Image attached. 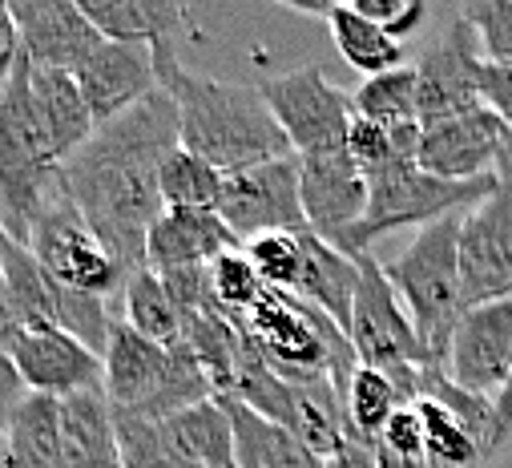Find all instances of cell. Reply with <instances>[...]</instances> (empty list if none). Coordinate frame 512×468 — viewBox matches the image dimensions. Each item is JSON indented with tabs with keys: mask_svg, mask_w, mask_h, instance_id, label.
Returning a JSON list of instances; mask_svg holds the SVG:
<instances>
[{
	"mask_svg": "<svg viewBox=\"0 0 512 468\" xmlns=\"http://www.w3.org/2000/svg\"><path fill=\"white\" fill-rule=\"evenodd\" d=\"M327 29H331V41H335L339 57H343L355 73H363V81L383 77V73H392V69H404V65H408L404 41H396V37L383 33L379 25L363 21L351 5H339V9L331 13Z\"/></svg>",
	"mask_w": 512,
	"mask_h": 468,
	"instance_id": "30",
	"label": "cell"
},
{
	"mask_svg": "<svg viewBox=\"0 0 512 468\" xmlns=\"http://www.w3.org/2000/svg\"><path fill=\"white\" fill-rule=\"evenodd\" d=\"M218 214L242 247L263 239V234H307V214L299 198V158L263 162L226 178Z\"/></svg>",
	"mask_w": 512,
	"mask_h": 468,
	"instance_id": "11",
	"label": "cell"
},
{
	"mask_svg": "<svg viewBox=\"0 0 512 468\" xmlns=\"http://www.w3.org/2000/svg\"><path fill=\"white\" fill-rule=\"evenodd\" d=\"M25 49H21V29L13 21V9L9 0H0V89H5V81L17 73Z\"/></svg>",
	"mask_w": 512,
	"mask_h": 468,
	"instance_id": "43",
	"label": "cell"
},
{
	"mask_svg": "<svg viewBox=\"0 0 512 468\" xmlns=\"http://www.w3.org/2000/svg\"><path fill=\"white\" fill-rule=\"evenodd\" d=\"M158 186H162L166 210H218V198H222L226 178L210 162H202L198 154H190V150L178 146L162 162Z\"/></svg>",
	"mask_w": 512,
	"mask_h": 468,
	"instance_id": "31",
	"label": "cell"
},
{
	"mask_svg": "<svg viewBox=\"0 0 512 468\" xmlns=\"http://www.w3.org/2000/svg\"><path fill=\"white\" fill-rule=\"evenodd\" d=\"M420 400L440 404L456 424H464V428L480 440V448L488 452V460L496 456V452H492V436H496V400L456 388V384L444 376V368H424V372H420Z\"/></svg>",
	"mask_w": 512,
	"mask_h": 468,
	"instance_id": "34",
	"label": "cell"
},
{
	"mask_svg": "<svg viewBox=\"0 0 512 468\" xmlns=\"http://www.w3.org/2000/svg\"><path fill=\"white\" fill-rule=\"evenodd\" d=\"M355 291H359V255H347L307 230L303 234V283H299L295 299L319 307L327 319H335L347 331Z\"/></svg>",
	"mask_w": 512,
	"mask_h": 468,
	"instance_id": "25",
	"label": "cell"
},
{
	"mask_svg": "<svg viewBox=\"0 0 512 468\" xmlns=\"http://www.w3.org/2000/svg\"><path fill=\"white\" fill-rule=\"evenodd\" d=\"M343 154L355 162V166H363V174H375L379 166H388V162H396V150H392V134L383 130V126H375V122H367V117H351V126H347V146H343Z\"/></svg>",
	"mask_w": 512,
	"mask_h": 468,
	"instance_id": "40",
	"label": "cell"
},
{
	"mask_svg": "<svg viewBox=\"0 0 512 468\" xmlns=\"http://www.w3.org/2000/svg\"><path fill=\"white\" fill-rule=\"evenodd\" d=\"M299 198H303L307 230L315 239L343 251L347 234L367 214L371 182H367L363 166H355L347 154L299 158Z\"/></svg>",
	"mask_w": 512,
	"mask_h": 468,
	"instance_id": "15",
	"label": "cell"
},
{
	"mask_svg": "<svg viewBox=\"0 0 512 468\" xmlns=\"http://www.w3.org/2000/svg\"><path fill=\"white\" fill-rule=\"evenodd\" d=\"M480 105L492 109L512 130V65H488L480 69Z\"/></svg>",
	"mask_w": 512,
	"mask_h": 468,
	"instance_id": "42",
	"label": "cell"
},
{
	"mask_svg": "<svg viewBox=\"0 0 512 468\" xmlns=\"http://www.w3.org/2000/svg\"><path fill=\"white\" fill-rule=\"evenodd\" d=\"M77 85L97 117V126L113 122V117L130 113L134 105H142L150 93L162 89V73H158V57L146 45H117L105 41L81 69H77Z\"/></svg>",
	"mask_w": 512,
	"mask_h": 468,
	"instance_id": "18",
	"label": "cell"
},
{
	"mask_svg": "<svg viewBox=\"0 0 512 468\" xmlns=\"http://www.w3.org/2000/svg\"><path fill=\"white\" fill-rule=\"evenodd\" d=\"M9 226H5V214H0V259H5V251H9Z\"/></svg>",
	"mask_w": 512,
	"mask_h": 468,
	"instance_id": "48",
	"label": "cell"
},
{
	"mask_svg": "<svg viewBox=\"0 0 512 468\" xmlns=\"http://www.w3.org/2000/svg\"><path fill=\"white\" fill-rule=\"evenodd\" d=\"M259 93L299 158L343 154L355 105H351V93L335 89L319 65H299V69L263 77Z\"/></svg>",
	"mask_w": 512,
	"mask_h": 468,
	"instance_id": "9",
	"label": "cell"
},
{
	"mask_svg": "<svg viewBox=\"0 0 512 468\" xmlns=\"http://www.w3.org/2000/svg\"><path fill=\"white\" fill-rule=\"evenodd\" d=\"M0 275H5L21 327H57L77 343H85L89 351H97V356H105L109 331H113L109 299L57 283L21 243H9L5 259H0Z\"/></svg>",
	"mask_w": 512,
	"mask_h": 468,
	"instance_id": "8",
	"label": "cell"
},
{
	"mask_svg": "<svg viewBox=\"0 0 512 468\" xmlns=\"http://www.w3.org/2000/svg\"><path fill=\"white\" fill-rule=\"evenodd\" d=\"M21 335V319L13 307V295L5 287V275H0V351H13V339Z\"/></svg>",
	"mask_w": 512,
	"mask_h": 468,
	"instance_id": "44",
	"label": "cell"
},
{
	"mask_svg": "<svg viewBox=\"0 0 512 468\" xmlns=\"http://www.w3.org/2000/svg\"><path fill=\"white\" fill-rule=\"evenodd\" d=\"M460 283L468 307L512 299V158L496 190L460 218Z\"/></svg>",
	"mask_w": 512,
	"mask_h": 468,
	"instance_id": "10",
	"label": "cell"
},
{
	"mask_svg": "<svg viewBox=\"0 0 512 468\" xmlns=\"http://www.w3.org/2000/svg\"><path fill=\"white\" fill-rule=\"evenodd\" d=\"M218 404L230 416L234 428V464L238 468H327L323 456H315L291 428L259 416L234 396H218Z\"/></svg>",
	"mask_w": 512,
	"mask_h": 468,
	"instance_id": "24",
	"label": "cell"
},
{
	"mask_svg": "<svg viewBox=\"0 0 512 468\" xmlns=\"http://www.w3.org/2000/svg\"><path fill=\"white\" fill-rule=\"evenodd\" d=\"M246 259L254 263L259 279L267 283V291H283V295H299L303 283V234H263L242 247Z\"/></svg>",
	"mask_w": 512,
	"mask_h": 468,
	"instance_id": "36",
	"label": "cell"
},
{
	"mask_svg": "<svg viewBox=\"0 0 512 468\" xmlns=\"http://www.w3.org/2000/svg\"><path fill=\"white\" fill-rule=\"evenodd\" d=\"M480 37L476 29L456 13L440 41L428 45L416 61V117L420 126H436L448 117H460L468 109H480Z\"/></svg>",
	"mask_w": 512,
	"mask_h": 468,
	"instance_id": "12",
	"label": "cell"
},
{
	"mask_svg": "<svg viewBox=\"0 0 512 468\" xmlns=\"http://www.w3.org/2000/svg\"><path fill=\"white\" fill-rule=\"evenodd\" d=\"M460 218L464 214L420 226L416 239L392 263H383V275L396 287L400 303L416 323L420 343L428 347L432 368H444L452 331L468 311L460 283Z\"/></svg>",
	"mask_w": 512,
	"mask_h": 468,
	"instance_id": "4",
	"label": "cell"
},
{
	"mask_svg": "<svg viewBox=\"0 0 512 468\" xmlns=\"http://www.w3.org/2000/svg\"><path fill=\"white\" fill-rule=\"evenodd\" d=\"M29 85H33L37 113H41V122L49 130V142H53L61 166H65L97 134V117H93V109H89V101L77 85V73L29 65Z\"/></svg>",
	"mask_w": 512,
	"mask_h": 468,
	"instance_id": "23",
	"label": "cell"
},
{
	"mask_svg": "<svg viewBox=\"0 0 512 468\" xmlns=\"http://www.w3.org/2000/svg\"><path fill=\"white\" fill-rule=\"evenodd\" d=\"M9 9L21 29V49L37 69L77 73L105 45L77 0H9Z\"/></svg>",
	"mask_w": 512,
	"mask_h": 468,
	"instance_id": "17",
	"label": "cell"
},
{
	"mask_svg": "<svg viewBox=\"0 0 512 468\" xmlns=\"http://www.w3.org/2000/svg\"><path fill=\"white\" fill-rule=\"evenodd\" d=\"M295 388V424L291 432L323 460H335L351 444V424H347V404L343 392L335 388L331 376H311L291 384Z\"/></svg>",
	"mask_w": 512,
	"mask_h": 468,
	"instance_id": "26",
	"label": "cell"
},
{
	"mask_svg": "<svg viewBox=\"0 0 512 468\" xmlns=\"http://www.w3.org/2000/svg\"><path fill=\"white\" fill-rule=\"evenodd\" d=\"M508 436H512V380H508V388H504L500 400H496V436H492V452H500V448L508 444Z\"/></svg>",
	"mask_w": 512,
	"mask_h": 468,
	"instance_id": "46",
	"label": "cell"
},
{
	"mask_svg": "<svg viewBox=\"0 0 512 468\" xmlns=\"http://www.w3.org/2000/svg\"><path fill=\"white\" fill-rule=\"evenodd\" d=\"M444 376L476 396L500 400L512 380V299L468 307L452 331Z\"/></svg>",
	"mask_w": 512,
	"mask_h": 468,
	"instance_id": "13",
	"label": "cell"
},
{
	"mask_svg": "<svg viewBox=\"0 0 512 468\" xmlns=\"http://www.w3.org/2000/svg\"><path fill=\"white\" fill-rule=\"evenodd\" d=\"M61 452L65 468H125L117 416L105 388L61 400Z\"/></svg>",
	"mask_w": 512,
	"mask_h": 468,
	"instance_id": "22",
	"label": "cell"
},
{
	"mask_svg": "<svg viewBox=\"0 0 512 468\" xmlns=\"http://www.w3.org/2000/svg\"><path fill=\"white\" fill-rule=\"evenodd\" d=\"M347 339L359 356V368L383 372L396 384L404 404H420V372L432 368V356L420 343L416 323L400 303L396 287L383 275V263H375L367 251L359 255V291Z\"/></svg>",
	"mask_w": 512,
	"mask_h": 468,
	"instance_id": "5",
	"label": "cell"
},
{
	"mask_svg": "<svg viewBox=\"0 0 512 468\" xmlns=\"http://www.w3.org/2000/svg\"><path fill=\"white\" fill-rule=\"evenodd\" d=\"M158 428L182 460H190L198 468H238L234 464V428H230V416L218 404V396L162 420Z\"/></svg>",
	"mask_w": 512,
	"mask_h": 468,
	"instance_id": "27",
	"label": "cell"
},
{
	"mask_svg": "<svg viewBox=\"0 0 512 468\" xmlns=\"http://www.w3.org/2000/svg\"><path fill=\"white\" fill-rule=\"evenodd\" d=\"M178 146V105L158 89L130 113L97 126L89 146L61 166V190L130 275L146 267V239L166 210L158 174Z\"/></svg>",
	"mask_w": 512,
	"mask_h": 468,
	"instance_id": "1",
	"label": "cell"
},
{
	"mask_svg": "<svg viewBox=\"0 0 512 468\" xmlns=\"http://www.w3.org/2000/svg\"><path fill=\"white\" fill-rule=\"evenodd\" d=\"M121 319L130 323L138 335L162 343V347H186V315L170 299L162 275L150 267L134 271L121 287Z\"/></svg>",
	"mask_w": 512,
	"mask_h": 468,
	"instance_id": "29",
	"label": "cell"
},
{
	"mask_svg": "<svg viewBox=\"0 0 512 468\" xmlns=\"http://www.w3.org/2000/svg\"><path fill=\"white\" fill-rule=\"evenodd\" d=\"M77 5L105 41L146 45L154 53L178 49V37L190 29V9L178 0H77Z\"/></svg>",
	"mask_w": 512,
	"mask_h": 468,
	"instance_id": "21",
	"label": "cell"
},
{
	"mask_svg": "<svg viewBox=\"0 0 512 468\" xmlns=\"http://www.w3.org/2000/svg\"><path fill=\"white\" fill-rule=\"evenodd\" d=\"M29 400V388L13 364L9 351H0V452H5V440H9V428H13V416L21 412V404Z\"/></svg>",
	"mask_w": 512,
	"mask_h": 468,
	"instance_id": "41",
	"label": "cell"
},
{
	"mask_svg": "<svg viewBox=\"0 0 512 468\" xmlns=\"http://www.w3.org/2000/svg\"><path fill=\"white\" fill-rule=\"evenodd\" d=\"M327 468H379V464H375V448L371 444L351 440L335 460H327Z\"/></svg>",
	"mask_w": 512,
	"mask_h": 468,
	"instance_id": "45",
	"label": "cell"
},
{
	"mask_svg": "<svg viewBox=\"0 0 512 468\" xmlns=\"http://www.w3.org/2000/svg\"><path fill=\"white\" fill-rule=\"evenodd\" d=\"M57 186L61 158L33 101L29 57H21L17 73L0 89V214H5L13 243H29V230Z\"/></svg>",
	"mask_w": 512,
	"mask_h": 468,
	"instance_id": "3",
	"label": "cell"
},
{
	"mask_svg": "<svg viewBox=\"0 0 512 468\" xmlns=\"http://www.w3.org/2000/svg\"><path fill=\"white\" fill-rule=\"evenodd\" d=\"M9 356L33 396L69 400L77 392L105 388V360L57 327H21Z\"/></svg>",
	"mask_w": 512,
	"mask_h": 468,
	"instance_id": "16",
	"label": "cell"
},
{
	"mask_svg": "<svg viewBox=\"0 0 512 468\" xmlns=\"http://www.w3.org/2000/svg\"><path fill=\"white\" fill-rule=\"evenodd\" d=\"M351 9L363 21L379 25L388 37H396V41L412 37L428 21V5H424V0H351Z\"/></svg>",
	"mask_w": 512,
	"mask_h": 468,
	"instance_id": "39",
	"label": "cell"
},
{
	"mask_svg": "<svg viewBox=\"0 0 512 468\" xmlns=\"http://www.w3.org/2000/svg\"><path fill=\"white\" fill-rule=\"evenodd\" d=\"M0 468H5V456H0Z\"/></svg>",
	"mask_w": 512,
	"mask_h": 468,
	"instance_id": "50",
	"label": "cell"
},
{
	"mask_svg": "<svg viewBox=\"0 0 512 468\" xmlns=\"http://www.w3.org/2000/svg\"><path fill=\"white\" fill-rule=\"evenodd\" d=\"M174 351L178 347H162L146 335H138L125 319H113L109 331V347H105V396L113 404V412L134 416L142 412L170 380L174 372Z\"/></svg>",
	"mask_w": 512,
	"mask_h": 468,
	"instance_id": "19",
	"label": "cell"
},
{
	"mask_svg": "<svg viewBox=\"0 0 512 468\" xmlns=\"http://www.w3.org/2000/svg\"><path fill=\"white\" fill-rule=\"evenodd\" d=\"M162 89L178 105V130L182 150L210 162L222 178H234L242 170H254L263 162L299 158L267 109L259 85H238V81H214L194 77L178 65V49L154 53Z\"/></svg>",
	"mask_w": 512,
	"mask_h": 468,
	"instance_id": "2",
	"label": "cell"
},
{
	"mask_svg": "<svg viewBox=\"0 0 512 468\" xmlns=\"http://www.w3.org/2000/svg\"><path fill=\"white\" fill-rule=\"evenodd\" d=\"M226 251H242L218 210H162L146 239V267L154 275L182 267H210Z\"/></svg>",
	"mask_w": 512,
	"mask_h": 468,
	"instance_id": "20",
	"label": "cell"
},
{
	"mask_svg": "<svg viewBox=\"0 0 512 468\" xmlns=\"http://www.w3.org/2000/svg\"><path fill=\"white\" fill-rule=\"evenodd\" d=\"M343 404H347L351 440H359V444H375L383 436V428H388V420L404 408L396 384L375 368H359L351 376V388H347Z\"/></svg>",
	"mask_w": 512,
	"mask_h": 468,
	"instance_id": "32",
	"label": "cell"
},
{
	"mask_svg": "<svg viewBox=\"0 0 512 468\" xmlns=\"http://www.w3.org/2000/svg\"><path fill=\"white\" fill-rule=\"evenodd\" d=\"M508 150H512V130H508Z\"/></svg>",
	"mask_w": 512,
	"mask_h": 468,
	"instance_id": "49",
	"label": "cell"
},
{
	"mask_svg": "<svg viewBox=\"0 0 512 468\" xmlns=\"http://www.w3.org/2000/svg\"><path fill=\"white\" fill-rule=\"evenodd\" d=\"M351 105L359 117H367V122H375L383 130L404 126V122H420L416 117V65H404V69L363 81L351 93Z\"/></svg>",
	"mask_w": 512,
	"mask_h": 468,
	"instance_id": "33",
	"label": "cell"
},
{
	"mask_svg": "<svg viewBox=\"0 0 512 468\" xmlns=\"http://www.w3.org/2000/svg\"><path fill=\"white\" fill-rule=\"evenodd\" d=\"M512 158L508 150V126L492 109H468L448 122L424 126V142H420V170L448 178V182H480V178H496L500 166Z\"/></svg>",
	"mask_w": 512,
	"mask_h": 468,
	"instance_id": "14",
	"label": "cell"
},
{
	"mask_svg": "<svg viewBox=\"0 0 512 468\" xmlns=\"http://www.w3.org/2000/svg\"><path fill=\"white\" fill-rule=\"evenodd\" d=\"M117 416V412H113ZM117 440H121V460L125 468H198L190 460H182L158 424L146 420H130V416H117Z\"/></svg>",
	"mask_w": 512,
	"mask_h": 468,
	"instance_id": "37",
	"label": "cell"
},
{
	"mask_svg": "<svg viewBox=\"0 0 512 468\" xmlns=\"http://www.w3.org/2000/svg\"><path fill=\"white\" fill-rule=\"evenodd\" d=\"M210 291H214V303L234 319H246L267 299V283L259 279L246 251H226L222 259L210 263Z\"/></svg>",
	"mask_w": 512,
	"mask_h": 468,
	"instance_id": "35",
	"label": "cell"
},
{
	"mask_svg": "<svg viewBox=\"0 0 512 468\" xmlns=\"http://www.w3.org/2000/svg\"><path fill=\"white\" fill-rule=\"evenodd\" d=\"M367 182H371L367 214L347 234V243H343L347 255H363L375 239H383V234H392L400 226H428L452 214H468L476 202H484L496 190L500 174L480 178V182H448V178L420 170V162L396 158L388 166H379L375 174H367Z\"/></svg>",
	"mask_w": 512,
	"mask_h": 468,
	"instance_id": "6",
	"label": "cell"
},
{
	"mask_svg": "<svg viewBox=\"0 0 512 468\" xmlns=\"http://www.w3.org/2000/svg\"><path fill=\"white\" fill-rule=\"evenodd\" d=\"M5 468H65L61 452V400L33 396L13 416L9 440H5Z\"/></svg>",
	"mask_w": 512,
	"mask_h": 468,
	"instance_id": "28",
	"label": "cell"
},
{
	"mask_svg": "<svg viewBox=\"0 0 512 468\" xmlns=\"http://www.w3.org/2000/svg\"><path fill=\"white\" fill-rule=\"evenodd\" d=\"M287 13H299V17H319V21H331V13L339 5H303V0H283Z\"/></svg>",
	"mask_w": 512,
	"mask_h": 468,
	"instance_id": "47",
	"label": "cell"
},
{
	"mask_svg": "<svg viewBox=\"0 0 512 468\" xmlns=\"http://www.w3.org/2000/svg\"><path fill=\"white\" fill-rule=\"evenodd\" d=\"M460 17L476 29L488 65H512V0H468Z\"/></svg>",
	"mask_w": 512,
	"mask_h": 468,
	"instance_id": "38",
	"label": "cell"
},
{
	"mask_svg": "<svg viewBox=\"0 0 512 468\" xmlns=\"http://www.w3.org/2000/svg\"><path fill=\"white\" fill-rule=\"evenodd\" d=\"M25 247L57 283L97 295V299L121 295L125 279H130V271L117 263V255L101 243V234L85 222V214L69 202V194L61 186L37 214Z\"/></svg>",
	"mask_w": 512,
	"mask_h": 468,
	"instance_id": "7",
	"label": "cell"
}]
</instances>
